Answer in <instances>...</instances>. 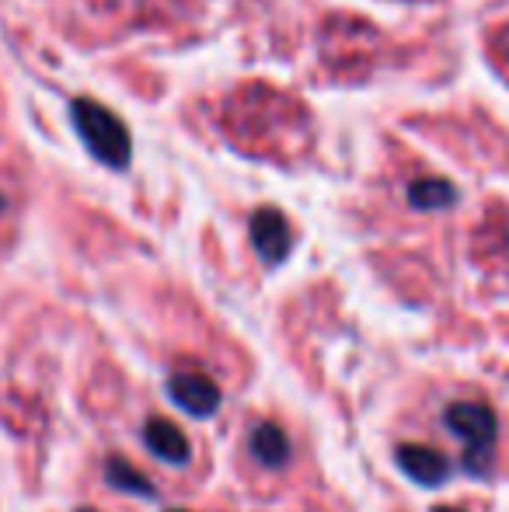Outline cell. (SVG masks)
<instances>
[{
	"label": "cell",
	"instance_id": "2",
	"mask_svg": "<svg viewBox=\"0 0 509 512\" xmlns=\"http://www.w3.org/2000/svg\"><path fill=\"white\" fill-rule=\"evenodd\" d=\"M447 429L454 436H461L464 443V467L475 474H482L492 460V450H496V432H499V422H496V411L482 401H454L443 415Z\"/></svg>",
	"mask_w": 509,
	"mask_h": 512
},
{
	"label": "cell",
	"instance_id": "12",
	"mask_svg": "<svg viewBox=\"0 0 509 512\" xmlns=\"http://www.w3.org/2000/svg\"><path fill=\"white\" fill-rule=\"evenodd\" d=\"M81 512H95V509H81Z\"/></svg>",
	"mask_w": 509,
	"mask_h": 512
},
{
	"label": "cell",
	"instance_id": "9",
	"mask_svg": "<svg viewBox=\"0 0 509 512\" xmlns=\"http://www.w3.org/2000/svg\"><path fill=\"white\" fill-rule=\"evenodd\" d=\"M109 481L119 488V492H129V495H154V485H150L147 478H143L140 471H136L133 464H126V460H119V457H112L109 460Z\"/></svg>",
	"mask_w": 509,
	"mask_h": 512
},
{
	"label": "cell",
	"instance_id": "6",
	"mask_svg": "<svg viewBox=\"0 0 509 512\" xmlns=\"http://www.w3.org/2000/svg\"><path fill=\"white\" fill-rule=\"evenodd\" d=\"M143 439H147V450L154 453V457H161L164 464H185V460H189V439H185V432L178 429L175 422H168V418H150V422L143 425Z\"/></svg>",
	"mask_w": 509,
	"mask_h": 512
},
{
	"label": "cell",
	"instance_id": "1",
	"mask_svg": "<svg viewBox=\"0 0 509 512\" xmlns=\"http://www.w3.org/2000/svg\"><path fill=\"white\" fill-rule=\"evenodd\" d=\"M70 115H74V129L81 133L84 147H88L98 161L109 164V168H126L133 147H129L126 122L119 119L116 112L91 102V98H77V102L70 105Z\"/></svg>",
	"mask_w": 509,
	"mask_h": 512
},
{
	"label": "cell",
	"instance_id": "5",
	"mask_svg": "<svg viewBox=\"0 0 509 512\" xmlns=\"http://www.w3.org/2000/svg\"><path fill=\"white\" fill-rule=\"evenodd\" d=\"M398 464L401 471L408 474L412 481H419V485H443V481L450 478V464L447 457H443L440 450H433V446H419V443H401L398 446Z\"/></svg>",
	"mask_w": 509,
	"mask_h": 512
},
{
	"label": "cell",
	"instance_id": "3",
	"mask_svg": "<svg viewBox=\"0 0 509 512\" xmlns=\"http://www.w3.org/2000/svg\"><path fill=\"white\" fill-rule=\"evenodd\" d=\"M168 394L178 408H185L196 418H206L220 408V387L210 377H203V373H178V377H171Z\"/></svg>",
	"mask_w": 509,
	"mask_h": 512
},
{
	"label": "cell",
	"instance_id": "4",
	"mask_svg": "<svg viewBox=\"0 0 509 512\" xmlns=\"http://www.w3.org/2000/svg\"><path fill=\"white\" fill-rule=\"evenodd\" d=\"M252 244L265 265H279L290 251V227L279 209H258L252 216Z\"/></svg>",
	"mask_w": 509,
	"mask_h": 512
},
{
	"label": "cell",
	"instance_id": "7",
	"mask_svg": "<svg viewBox=\"0 0 509 512\" xmlns=\"http://www.w3.org/2000/svg\"><path fill=\"white\" fill-rule=\"evenodd\" d=\"M252 453H255L258 464L283 467L286 457H290V443H286V436H283L279 425L262 422V425H255V432H252Z\"/></svg>",
	"mask_w": 509,
	"mask_h": 512
},
{
	"label": "cell",
	"instance_id": "8",
	"mask_svg": "<svg viewBox=\"0 0 509 512\" xmlns=\"http://www.w3.org/2000/svg\"><path fill=\"white\" fill-rule=\"evenodd\" d=\"M408 203L419 206V209H443L454 203V189L440 178H426V182H415L408 189Z\"/></svg>",
	"mask_w": 509,
	"mask_h": 512
},
{
	"label": "cell",
	"instance_id": "11",
	"mask_svg": "<svg viewBox=\"0 0 509 512\" xmlns=\"http://www.w3.org/2000/svg\"><path fill=\"white\" fill-rule=\"evenodd\" d=\"M0 209H4V192H0Z\"/></svg>",
	"mask_w": 509,
	"mask_h": 512
},
{
	"label": "cell",
	"instance_id": "10",
	"mask_svg": "<svg viewBox=\"0 0 509 512\" xmlns=\"http://www.w3.org/2000/svg\"><path fill=\"white\" fill-rule=\"evenodd\" d=\"M433 512H457V509H447V506H440V509H433Z\"/></svg>",
	"mask_w": 509,
	"mask_h": 512
}]
</instances>
